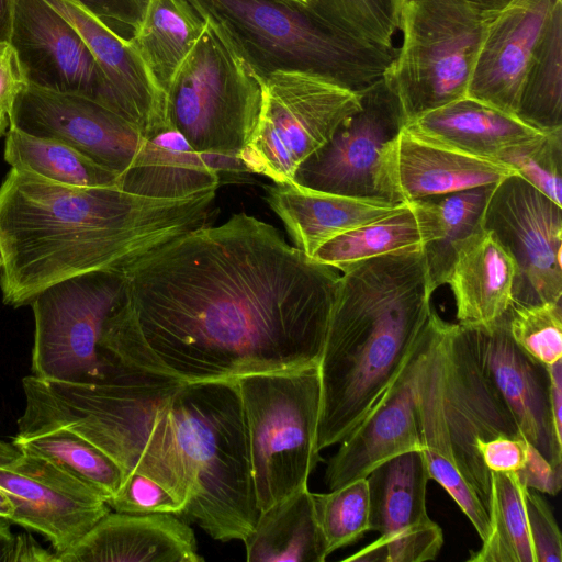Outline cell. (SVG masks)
<instances>
[{
    "mask_svg": "<svg viewBox=\"0 0 562 562\" xmlns=\"http://www.w3.org/2000/svg\"><path fill=\"white\" fill-rule=\"evenodd\" d=\"M216 190L155 199L117 187L59 184L11 168L0 184V289L30 304L44 289L97 271H124L147 252L203 226Z\"/></svg>",
    "mask_w": 562,
    "mask_h": 562,
    "instance_id": "3957f363",
    "label": "cell"
},
{
    "mask_svg": "<svg viewBox=\"0 0 562 562\" xmlns=\"http://www.w3.org/2000/svg\"><path fill=\"white\" fill-rule=\"evenodd\" d=\"M24 79L16 54L9 42L0 43V113L10 112L13 102L24 88Z\"/></svg>",
    "mask_w": 562,
    "mask_h": 562,
    "instance_id": "7bdbcfd3",
    "label": "cell"
},
{
    "mask_svg": "<svg viewBox=\"0 0 562 562\" xmlns=\"http://www.w3.org/2000/svg\"><path fill=\"white\" fill-rule=\"evenodd\" d=\"M224 18L263 71L311 70L356 91L382 79L394 54L331 29L307 8L277 0H196Z\"/></svg>",
    "mask_w": 562,
    "mask_h": 562,
    "instance_id": "9c48e42d",
    "label": "cell"
},
{
    "mask_svg": "<svg viewBox=\"0 0 562 562\" xmlns=\"http://www.w3.org/2000/svg\"><path fill=\"white\" fill-rule=\"evenodd\" d=\"M315 518L326 557L353 544L369 531V490L366 477L328 493H313Z\"/></svg>",
    "mask_w": 562,
    "mask_h": 562,
    "instance_id": "d590c367",
    "label": "cell"
},
{
    "mask_svg": "<svg viewBox=\"0 0 562 562\" xmlns=\"http://www.w3.org/2000/svg\"><path fill=\"white\" fill-rule=\"evenodd\" d=\"M15 535L12 533L7 519L0 518V562H12Z\"/></svg>",
    "mask_w": 562,
    "mask_h": 562,
    "instance_id": "7dc6e473",
    "label": "cell"
},
{
    "mask_svg": "<svg viewBox=\"0 0 562 562\" xmlns=\"http://www.w3.org/2000/svg\"><path fill=\"white\" fill-rule=\"evenodd\" d=\"M9 43L26 85L82 95L122 115L90 48L74 25L46 0H15Z\"/></svg>",
    "mask_w": 562,
    "mask_h": 562,
    "instance_id": "9a60e30c",
    "label": "cell"
},
{
    "mask_svg": "<svg viewBox=\"0 0 562 562\" xmlns=\"http://www.w3.org/2000/svg\"><path fill=\"white\" fill-rule=\"evenodd\" d=\"M560 0H510L490 11L467 97L517 115L529 67Z\"/></svg>",
    "mask_w": 562,
    "mask_h": 562,
    "instance_id": "d6986e66",
    "label": "cell"
},
{
    "mask_svg": "<svg viewBox=\"0 0 562 562\" xmlns=\"http://www.w3.org/2000/svg\"><path fill=\"white\" fill-rule=\"evenodd\" d=\"M471 1L479 4L482 9L491 11V10H497V9L504 7L510 0H471Z\"/></svg>",
    "mask_w": 562,
    "mask_h": 562,
    "instance_id": "816d5d0a",
    "label": "cell"
},
{
    "mask_svg": "<svg viewBox=\"0 0 562 562\" xmlns=\"http://www.w3.org/2000/svg\"><path fill=\"white\" fill-rule=\"evenodd\" d=\"M22 456V451L13 442L0 440V467L14 462Z\"/></svg>",
    "mask_w": 562,
    "mask_h": 562,
    "instance_id": "681fc988",
    "label": "cell"
},
{
    "mask_svg": "<svg viewBox=\"0 0 562 562\" xmlns=\"http://www.w3.org/2000/svg\"><path fill=\"white\" fill-rule=\"evenodd\" d=\"M515 473L519 482L527 488L549 495L558 494L561 488L562 469H555L530 443L524 467Z\"/></svg>",
    "mask_w": 562,
    "mask_h": 562,
    "instance_id": "b9f144b4",
    "label": "cell"
},
{
    "mask_svg": "<svg viewBox=\"0 0 562 562\" xmlns=\"http://www.w3.org/2000/svg\"><path fill=\"white\" fill-rule=\"evenodd\" d=\"M9 126L57 139L125 177L146 169L157 146L128 120L89 98L25 85L8 113Z\"/></svg>",
    "mask_w": 562,
    "mask_h": 562,
    "instance_id": "7c38bea8",
    "label": "cell"
},
{
    "mask_svg": "<svg viewBox=\"0 0 562 562\" xmlns=\"http://www.w3.org/2000/svg\"><path fill=\"white\" fill-rule=\"evenodd\" d=\"M236 383L256 503L262 512L307 487L319 461V369L317 364L251 374Z\"/></svg>",
    "mask_w": 562,
    "mask_h": 562,
    "instance_id": "52a82bcc",
    "label": "cell"
},
{
    "mask_svg": "<svg viewBox=\"0 0 562 562\" xmlns=\"http://www.w3.org/2000/svg\"><path fill=\"white\" fill-rule=\"evenodd\" d=\"M286 4L302 7V8H312L314 5V0H277Z\"/></svg>",
    "mask_w": 562,
    "mask_h": 562,
    "instance_id": "f5cc1de1",
    "label": "cell"
},
{
    "mask_svg": "<svg viewBox=\"0 0 562 562\" xmlns=\"http://www.w3.org/2000/svg\"><path fill=\"white\" fill-rule=\"evenodd\" d=\"M265 199L308 257L347 231L386 216L405 203L306 190L292 183L266 186Z\"/></svg>",
    "mask_w": 562,
    "mask_h": 562,
    "instance_id": "cb8c5ba5",
    "label": "cell"
},
{
    "mask_svg": "<svg viewBox=\"0 0 562 562\" xmlns=\"http://www.w3.org/2000/svg\"><path fill=\"white\" fill-rule=\"evenodd\" d=\"M15 436L67 428L123 472L164 486L220 541L244 540L260 514L236 381L187 382L108 362L99 383L23 378ZM124 480V479H123Z\"/></svg>",
    "mask_w": 562,
    "mask_h": 562,
    "instance_id": "7a4b0ae2",
    "label": "cell"
},
{
    "mask_svg": "<svg viewBox=\"0 0 562 562\" xmlns=\"http://www.w3.org/2000/svg\"><path fill=\"white\" fill-rule=\"evenodd\" d=\"M482 227L515 263L512 305L562 301V206L518 175L492 190Z\"/></svg>",
    "mask_w": 562,
    "mask_h": 562,
    "instance_id": "4fadbf2b",
    "label": "cell"
},
{
    "mask_svg": "<svg viewBox=\"0 0 562 562\" xmlns=\"http://www.w3.org/2000/svg\"><path fill=\"white\" fill-rule=\"evenodd\" d=\"M516 175L503 162L479 158L419 138L403 128L382 149L376 167L379 198L411 203Z\"/></svg>",
    "mask_w": 562,
    "mask_h": 562,
    "instance_id": "44dd1931",
    "label": "cell"
},
{
    "mask_svg": "<svg viewBox=\"0 0 562 562\" xmlns=\"http://www.w3.org/2000/svg\"><path fill=\"white\" fill-rule=\"evenodd\" d=\"M22 452L46 458L82 481L106 502L123 483V472L102 450L80 435L55 428L30 436H14Z\"/></svg>",
    "mask_w": 562,
    "mask_h": 562,
    "instance_id": "836d02e7",
    "label": "cell"
},
{
    "mask_svg": "<svg viewBox=\"0 0 562 562\" xmlns=\"http://www.w3.org/2000/svg\"><path fill=\"white\" fill-rule=\"evenodd\" d=\"M494 160L512 168L516 175L562 206V127L510 146Z\"/></svg>",
    "mask_w": 562,
    "mask_h": 562,
    "instance_id": "8d00e7d4",
    "label": "cell"
},
{
    "mask_svg": "<svg viewBox=\"0 0 562 562\" xmlns=\"http://www.w3.org/2000/svg\"><path fill=\"white\" fill-rule=\"evenodd\" d=\"M508 312L492 324L462 326L483 371L509 409L521 436L555 469H562V439L553 424L547 367L513 340Z\"/></svg>",
    "mask_w": 562,
    "mask_h": 562,
    "instance_id": "ac0fdd59",
    "label": "cell"
},
{
    "mask_svg": "<svg viewBox=\"0 0 562 562\" xmlns=\"http://www.w3.org/2000/svg\"><path fill=\"white\" fill-rule=\"evenodd\" d=\"M83 11L98 18L115 32L116 27H130L132 31L139 13L128 0H69ZM120 34V33H119Z\"/></svg>",
    "mask_w": 562,
    "mask_h": 562,
    "instance_id": "ee69618b",
    "label": "cell"
},
{
    "mask_svg": "<svg viewBox=\"0 0 562 562\" xmlns=\"http://www.w3.org/2000/svg\"><path fill=\"white\" fill-rule=\"evenodd\" d=\"M56 562L55 553L42 548L29 535H15L12 562Z\"/></svg>",
    "mask_w": 562,
    "mask_h": 562,
    "instance_id": "f6af8a7d",
    "label": "cell"
},
{
    "mask_svg": "<svg viewBox=\"0 0 562 562\" xmlns=\"http://www.w3.org/2000/svg\"><path fill=\"white\" fill-rule=\"evenodd\" d=\"M203 30L204 20L189 0H148L128 40L167 94Z\"/></svg>",
    "mask_w": 562,
    "mask_h": 562,
    "instance_id": "83f0119b",
    "label": "cell"
},
{
    "mask_svg": "<svg viewBox=\"0 0 562 562\" xmlns=\"http://www.w3.org/2000/svg\"><path fill=\"white\" fill-rule=\"evenodd\" d=\"M148 0H128V2L140 13L142 9Z\"/></svg>",
    "mask_w": 562,
    "mask_h": 562,
    "instance_id": "11a10c76",
    "label": "cell"
},
{
    "mask_svg": "<svg viewBox=\"0 0 562 562\" xmlns=\"http://www.w3.org/2000/svg\"><path fill=\"white\" fill-rule=\"evenodd\" d=\"M515 263L491 232L481 227L458 246L447 284L458 323L487 325L502 318L513 303Z\"/></svg>",
    "mask_w": 562,
    "mask_h": 562,
    "instance_id": "d4e9b609",
    "label": "cell"
},
{
    "mask_svg": "<svg viewBox=\"0 0 562 562\" xmlns=\"http://www.w3.org/2000/svg\"><path fill=\"white\" fill-rule=\"evenodd\" d=\"M191 527L177 515L110 512L57 562H201Z\"/></svg>",
    "mask_w": 562,
    "mask_h": 562,
    "instance_id": "603a6c76",
    "label": "cell"
},
{
    "mask_svg": "<svg viewBox=\"0 0 562 562\" xmlns=\"http://www.w3.org/2000/svg\"><path fill=\"white\" fill-rule=\"evenodd\" d=\"M79 32L117 100L122 115L147 137L170 125L167 94L157 86L128 37L69 0H46Z\"/></svg>",
    "mask_w": 562,
    "mask_h": 562,
    "instance_id": "7402d4cb",
    "label": "cell"
},
{
    "mask_svg": "<svg viewBox=\"0 0 562 562\" xmlns=\"http://www.w3.org/2000/svg\"><path fill=\"white\" fill-rule=\"evenodd\" d=\"M398 0H316L307 8L331 29L362 44L394 54Z\"/></svg>",
    "mask_w": 562,
    "mask_h": 562,
    "instance_id": "e575fe53",
    "label": "cell"
},
{
    "mask_svg": "<svg viewBox=\"0 0 562 562\" xmlns=\"http://www.w3.org/2000/svg\"><path fill=\"white\" fill-rule=\"evenodd\" d=\"M124 271H97L55 283L30 303L34 316L32 375L42 381L99 383L104 325L124 294Z\"/></svg>",
    "mask_w": 562,
    "mask_h": 562,
    "instance_id": "8fae6325",
    "label": "cell"
},
{
    "mask_svg": "<svg viewBox=\"0 0 562 562\" xmlns=\"http://www.w3.org/2000/svg\"><path fill=\"white\" fill-rule=\"evenodd\" d=\"M189 1L204 30L169 87L168 120L194 150L238 158L259 122L266 71L224 18Z\"/></svg>",
    "mask_w": 562,
    "mask_h": 562,
    "instance_id": "8992f818",
    "label": "cell"
},
{
    "mask_svg": "<svg viewBox=\"0 0 562 562\" xmlns=\"http://www.w3.org/2000/svg\"><path fill=\"white\" fill-rule=\"evenodd\" d=\"M362 106V92L311 70L265 74L259 122L238 158L247 172L291 183L299 166Z\"/></svg>",
    "mask_w": 562,
    "mask_h": 562,
    "instance_id": "30bf717a",
    "label": "cell"
},
{
    "mask_svg": "<svg viewBox=\"0 0 562 562\" xmlns=\"http://www.w3.org/2000/svg\"><path fill=\"white\" fill-rule=\"evenodd\" d=\"M529 442L524 437L499 435L477 445V451L490 472H517L527 459Z\"/></svg>",
    "mask_w": 562,
    "mask_h": 562,
    "instance_id": "60d3db41",
    "label": "cell"
},
{
    "mask_svg": "<svg viewBox=\"0 0 562 562\" xmlns=\"http://www.w3.org/2000/svg\"><path fill=\"white\" fill-rule=\"evenodd\" d=\"M431 296L422 250L340 271L318 363L319 450L342 441L395 380L429 318Z\"/></svg>",
    "mask_w": 562,
    "mask_h": 562,
    "instance_id": "277c9868",
    "label": "cell"
},
{
    "mask_svg": "<svg viewBox=\"0 0 562 562\" xmlns=\"http://www.w3.org/2000/svg\"><path fill=\"white\" fill-rule=\"evenodd\" d=\"M3 269V255H2V251H1V248H0V273Z\"/></svg>",
    "mask_w": 562,
    "mask_h": 562,
    "instance_id": "9f6ffc18",
    "label": "cell"
},
{
    "mask_svg": "<svg viewBox=\"0 0 562 562\" xmlns=\"http://www.w3.org/2000/svg\"><path fill=\"white\" fill-rule=\"evenodd\" d=\"M4 160L13 169L27 171L59 184L83 188L117 187L120 178L72 147L9 126Z\"/></svg>",
    "mask_w": 562,
    "mask_h": 562,
    "instance_id": "f546056e",
    "label": "cell"
},
{
    "mask_svg": "<svg viewBox=\"0 0 562 562\" xmlns=\"http://www.w3.org/2000/svg\"><path fill=\"white\" fill-rule=\"evenodd\" d=\"M9 125V120L7 114L0 113V136L3 134L5 128Z\"/></svg>",
    "mask_w": 562,
    "mask_h": 562,
    "instance_id": "db71d44e",
    "label": "cell"
},
{
    "mask_svg": "<svg viewBox=\"0 0 562 562\" xmlns=\"http://www.w3.org/2000/svg\"><path fill=\"white\" fill-rule=\"evenodd\" d=\"M413 135L467 155L494 160L504 149L542 133L517 115L462 98L404 124Z\"/></svg>",
    "mask_w": 562,
    "mask_h": 562,
    "instance_id": "484cf974",
    "label": "cell"
},
{
    "mask_svg": "<svg viewBox=\"0 0 562 562\" xmlns=\"http://www.w3.org/2000/svg\"><path fill=\"white\" fill-rule=\"evenodd\" d=\"M517 116L541 132L562 127V0L536 49Z\"/></svg>",
    "mask_w": 562,
    "mask_h": 562,
    "instance_id": "1f68e13d",
    "label": "cell"
},
{
    "mask_svg": "<svg viewBox=\"0 0 562 562\" xmlns=\"http://www.w3.org/2000/svg\"><path fill=\"white\" fill-rule=\"evenodd\" d=\"M243 542L248 562H324L327 559L308 487L260 512Z\"/></svg>",
    "mask_w": 562,
    "mask_h": 562,
    "instance_id": "f1b7e54d",
    "label": "cell"
},
{
    "mask_svg": "<svg viewBox=\"0 0 562 562\" xmlns=\"http://www.w3.org/2000/svg\"><path fill=\"white\" fill-rule=\"evenodd\" d=\"M494 186L428 198L436 216L437 234L422 252L432 293L447 284L458 246L482 227L483 213Z\"/></svg>",
    "mask_w": 562,
    "mask_h": 562,
    "instance_id": "d6a6232c",
    "label": "cell"
},
{
    "mask_svg": "<svg viewBox=\"0 0 562 562\" xmlns=\"http://www.w3.org/2000/svg\"><path fill=\"white\" fill-rule=\"evenodd\" d=\"M515 472H491L490 533L470 562H536L524 503Z\"/></svg>",
    "mask_w": 562,
    "mask_h": 562,
    "instance_id": "4dcf8cb0",
    "label": "cell"
},
{
    "mask_svg": "<svg viewBox=\"0 0 562 562\" xmlns=\"http://www.w3.org/2000/svg\"><path fill=\"white\" fill-rule=\"evenodd\" d=\"M316 0H314V4H315Z\"/></svg>",
    "mask_w": 562,
    "mask_h": 562,
    "instance_id": "6f0895ef",
    "label": "cell"
},
{
    "mask_svg": "<svg viewBox=\"0 0 562 562\" xmlns=\"http://www.w3.org/2000/svg\"><path fill=\"white\" fill-rule=\"evenodd\" d=\"M124 277L104 361L213 382L317 366L340 271L239 212L153 249Z\"/></svg>",
    "mask_w": 562,
    "mask_h": 562,
    "instance_id": "6da1fadb",
    "label": "cell"
},
{
    "mask_svg": "<svg viewBox=\"0 0 562 562\" xmlns=\"http://www.w3.org/2000/svg\"><path fill=\"white\" fill-rule=\"evenodd\" d=\"M416 400L429 476L484 541L491 529V472L477 445L499 435L522 436L483 371L463 326L446 322L434 308L426 324Z\"/></svg>",
    "mask_w": 562,
    "mask_h": 562,
    "instance_id": "5b68a950",
    "label": "cell"
},
{
    "mask_svg": "<svg viewBox=\"0 0 562 562\" xmlns=\"http://www.w3.org/2000/svg\"><path fill=\"white\" fill-rule=\"evenodd\" d=\"M508 330L513 340L543 364L562 359V301L529 306L512 305Z\"/></svg>",
    "mask_w": 562,
    "mask_h": 562,
    "instance_id": "74e56055",
    "label": "cell"
},
{
    "mask_svg": "<svg viewBox=\"0 0 562 562\" xmlns=\"http://www.w3.org/2000/svg\"><path fill=\"white\" fill-rule=\"evenodd\" d=\"M361 92V109L299 166L292 184L317 192L382 200L375 182L379 156L403 128L405 119L382 79Z\"/></svg>",
    "mask_w": 562,
    "mask_h": 562,
    "instance_id": "2e32d148",
    "label": "cell"
},
{
    "mask_svg": "<svg viewBox=\"0 0 562 562\" xmlns=\"http://www.w3.org/2000/svg\"><path fill=\"white\" fill-rule=\"evenodd\" d=\"M14 512V507L4 493V491L0 487V518L10 520Z\"/></svg>",
    "mask_w": 562,
    "mask_h": 562,
    "instance_id": "f907efd6",
    "label": "cell"
},
{
    "mask_svg": "<svg viewBox=\"0 0 562 562\" xmlns=\"http://www.w3.org/2000/svg\"><path fill=\"white\" fill-rule=\"evenodd\" d=\"M369 531L380 537L344 561L425 562L435 560L443 533L428 515L430 480L423 450L408 451L384 461L367 476Z\"/></svg>",
    "mask_w": 562,
    "mask_h": 562,
    "instance_id": "5bb4252c",
    "label": "cell"
},
{
    "mask_svg": "<svg viewBox=\"0 0 562 562\" xmlns=\"http://www.w3.org/2000/svg\"><path fill=\"white\" fill-rule=\"evenodd\" d=\"M524 503L536 562H561L562 537L549 504L539 493L527 487Z\"/></svg>",
    "mask_w": 562,
    "mask_h": 562,
    "instance_id": "ab89813d",
    "label": "cell"
},
{
    "mask_svg": "<svg viewBox=\"0 0 562 562\" xmlns=\"http://www.w3.org/2000/svg\"><path fill=\"white\" fill-rule=\"evenodd\" d=\"M425 342L426 325L395 380L339 442L325 470L324 480L329 491L366 477L379 464L398 454L423 450L416 383Z\"/></svg>",
    "mask_w": 562,
    "mask_h": 562,
    "instance_id": "ffe728a7",
    "label": "cell"
},
{
    "mask_svg": "<svg viewBox=\"0 0 562 562\" xmlns=\"http://www.w3.org/2000/svg\"><path fill=\"white\" fill-rule=\"evenodd\" d=\"M488 13L471 0H398L400 43L382 82L405 123L467 97Z\"/></svg>",
    "mask_w": 562,
    "mask_h": 562,
    "instance_id": "ba28073f",
    "label": "cell"
},
{
    "mask_svg": "<svg viewBox=\"0 0 562 562\" xmlns=\"http://www.w3.org/2000/svg\"><path fill=\"white\" fill-rule=\"evenodd\" d=\"M436 234L434 209L428 199H423L337 235L323 244L312 258L341 271L370 258L422 250Z\"/></svg>",
    "mask_w": 562,
    "mask_h": 562,
    "instance_id": "4316f807",
    "label": "cell"
},
{
    "mask_svg": "<svg viewBox=\"0 0 562 562\" xmlns=\"http://www.w3.org/2000/svg\"><path fill=\"white\" fill-rule=\"evenodd\" d=\"M550 380V405L557 435L562 439V359L547 364Z\"/></svg>",
    "mask_w": 562,
    "mask_h": 562,
    "instance_id": "bcb514c9",
    "label": "cell"
},
{
    "mask_svg": "<svg viewBox=\"0 0 562 562\" xmlns=\"http://www.w3.org/2000/svg\"><path fill=\"white\" fill-rule=\"evenodd\" d=\"M0 487L14 507L10 521L43 535L55 557L75 547L111 512L94 490L32 453L22 452L14 462L0 467Z\"/></svg>",
    "mask_w": 562,
    "mask_h": 562,
    "instance_id": "e0dca14e",
    "label": "cell"
},
{
    "mask_svg": "<svg viewBox=\"0 0 562 562\" xmlns=\"http://www.w3.org/2000/svg\"><path fill=\"white\" fill-rule=\"evenodd\" d=\"M15 0H0V43L9 42Z\"/></svg>",
    "mask_w": 562,
    "mask_h": 562,
    "instance_id": "c3c4849f",
    "label": "cell"
},
{
    "mask_svg": "<svg viewBox=\"0 0 562 562\" xmlns=\"http://www.w3.org/2000/svg\"><path fill=\"white\" fill-rule=\"evenodd\" d=\"M106 504L114 512L133 515L168 513L183 516L186 510L183 504L164 486L137 473L126 475Z\"/></svg>",
    "mask_w": 562,
    "mask_h": 562,
    "instance_id": "f35d334b",
    "label": "cell"
}]
</instances>
